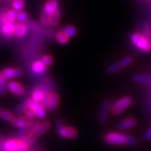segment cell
<instances>
[{
  "label": "cell",
  "mask_w": 151,
  "mask_h": 151,
  "mask_svg": "<svg viewBox=\"0 0 151 151\" xmlns=\"http://www.w3.org/2000/svg\"><path fill=\"white\" fill-rule=\"evenodd\" d=\"M103 140L110 145L134 146L137 145V139L132 135L125 134L119 132H109L104 135Z\"/></svg>",
  "instance_id": "obj_1"
},
{
  "label": "cell",
  "mask_w": 151,
  "mask_h": 151,
  "mask_svg": "<svg viewBox=\"0 0 151 151\" xmlns=\"http://www.w3.org/2000/svg\"><path fill=\"white\" fill-rule=\"evenodd\" d=\"M130 41L138 50L143 52H150L151 41L146 39L140 33L134 32L130 35Z\"/></svg>",
  "instance_id": "obj_2"
},
{
  "label": "cell",
  "mask_w": 151,
  "mask_h": 151,
  "mask_svg": "<svg viewBox=\"0 0 151 151\" xmlns=\"http://www.w3.org/2000/svg\"><path fill=\"white\" fill-rule=\"evenodd\" d=\"M133 98L131 97H123L114 101L110 106V111L113 115H119L124 113V110L133 104Z\"/></svg>",
  "instance_id": "obj_3"
},
{
  "label": "cell",
  "mask_w": 151,
  "mask_h": 151,
  "mask_svg": "<svg viewBox=\"0 0 151 151\" xmlns=\"http://www.w3.org/2000/svg\"><path fill=\"white\" fill-rule=\"evenodd\" d=\"M0 149L2 151H28L29 147L24 141L9 139L1 143Z\"/></svg>",
  "instance_id": "obj_4"
},
{
  "label": "cell",
  "mask_w": 151,
  "mask_h": 151,
  "mask_svg": "<svg viewBox=\"0 0 151 151\" xmlns=\"http://www.w3.org/2000/svg\"><path fill=\"white\" fill-rule=\"evenodd\" d=\"M28 107H29L32 109L38 119H44L47 115L45 108L43 105L40 103H37L34 101L31 98H28Z\"/></svg>",
  "instance_id": "obj_5"
},
{
  "label": "cell",
  "mask_w": 151,
  "mask_h": 151,
  "mask_svg": "<svg viewBox=\"0 0 151 151\" xmlns=\"http://www.w3.org/2000/svg\"><path fill=\"white\" fill-rule=\"evenodd\" d=\"M57 133L60 137L63 139H75L78 135V132L76 129L72 127H65V126H62L61 128L57 129Z\"/></svg>",
  "instance_id": "obj_6"
},
{
  "label": "cell",
  "mask_w": 151,
  "mask_h": 151,
  "mask_svg": "<svg viewBox=\"0 0 151 151\" xmlns=\"http://www.w3.org/2000/svg\"><path fill=\"white\" fill-rule=\"evenodd\" d=\"M7 89L9 90V92L17 97H22L25 93L24 87L17 81H9L7 84Z\"/></svg>",
  "instance_id": "obj_7"
},
{
  "label": "cell",
  "mask_w": 151,
  "mask_h": 151,
  "mask_svg": "<svg viewBox=\"0 0 151 151\" xmlns=\"http://www.w3.org/2000/svg\"><path fill=\"white\" fill-rule=\"evenodd\" d=\"M110 106H111V104L108 100L103 101L101 105L100 112H99V115H98V121L102 125L106 124L108 121V115L109 109H110Z\"/></svg>",
  "instance_id": "obj_8"
},
{
  "label": "cell",
  "mask_w": 151,
  "mask_h": 151,
  "mask_svg": "<svg viewBox=\"0 0 151 151\" xmlns=\"http://www.w3.org/2000/svg\"><path fill=\"white\" fill-rule=\"evenodd\" d=\"M60 4L58 0H47L43 7L44 14H47L48 16H50L54 12L59 9Z\"/></svg>",
  "instance_id": "obj_9"
},
{
  "label": "cell",
  "mask_w": 151,
  "mask_h": 151,
  "mask_svg": "<svg viewBox=\"0 0 151 151\" xmlns=\"http://www.w3.org/2000/svg\"><path fill=\"white\" fill-rule=\"evenodd\" d=\"M1 74L4 76V77L7 79H14V78H18L21 76L23 72L19 68H14V67H8L5 68L1 71Z\"/></svg>",
  "instance_id": "obj_10"
},
{
  "label": "cell",
  "mask_w": 151,
  "mask_h": 151,
  "mask_svg": "<svg viewBox=\"0 0 151 151\" xmlns=\"http://www.w3.org/2000/svg\"><path fill=\"white\" fill-rule=\"evenodd\" d=\"M16 25L15 22H6L5 24H2L1 33L5 37H12L14 34V29Z\"/></svg>",
  "instance_id": "obj_11"
},
{
  "label": "cell",
  "mask_w": 151,
  "mask_h": 151,
  "mask_svg": "<svg viewBox=\"0 0 151 151\" xmlns=\"http://www.w3.org/2000/svg\"><path fill=\"white\" fill-rule=\"evenodd\" d=\"M136 124H137V121H136L135 119H134V118H127V119H123L122 121H120L119 123L118 127H119V129L121 130H129L135 127Z\"/></svg>",
  "instance_id": "obj_12"
},
{
  "label": "cell",
  "mask_w": 151,
  "mask_h": 151,
  "mask_svg": "<svg viewBox=\"0 0 151 151\" xmlns=\"http://www.w3.org/2000/svg\"><path fill=\"white\" fill-rule=\"evenodd\" d=\"M30 123H31L30 119H29L26 117H18L14 119V121L11 124L14 127L21 129H27Z\"/></svg>",
  "instance_id": "obj_13"
},
{
  "label": "cell",
  "mask_w": 151,
  "mask_h": 151,
  "mask_svg": "<svg viewBox=\"0 0 151 151\" xmlns=\"http://www.w3.org/2000/svg\"><path fill=\"white\" fill-rule=\"evenodd\" d=\"M60 103V97L57 93H51V96L50 98V101L48 103V107L47 109L50 112H54L55 111L58 106H59Z\"/></svg>",
  "instance_id": "obj_14"
},
{
  "label": "cell",
  "mask_w": 151,
  "mask_h": 151,
  "mask_svg": "<svg viewBox=\"0 0 151 151\" xmlns=\"http://www.w3.org/2000/svg\"><path fill=\"white\" fill-rule=\"evenodd\" d=\"M50 123L48 122V121H45V122L40 123V124H39L37 129H36L35 133V137H36V138H39V137L44 135L49 129H50Z\"/></svg>",
  "instance_id": "obj_15"
},
{
  "label": "cell",
  "mask_w": 151,
  "mask_h": 151,
  "mask_svg": "<svg viewBox=\"0 0 151 151\" xmlns=\"http://www.w3.org/2000/svg\"><path fill=\"white\" fill-rule=\"evenodd\" d=\"M46 67L47 66L45 65L40 60H35L32 64V70L38 75H41V74L45 73L46 70Z\"/></svg>",
  "instance_id": "obj_16"
},
{
  "label": "cell",
  "mask_w": 151,
  "mask_h": 151,
  "mask_svg": "<svg viewBox=\"0 0 151 151\" xmlns=\"http://www.w3.org/2000/svg\"><path fill=\"white\" fill-rule=\"evenodd\" d=\"M45 92L41 87H40V86L35 87L32 92V94H31V99L37 102V103H41L44 96H45Z\"/></svg>",
  "instance_id": "obj_17"
},
{
  "label": "cell",
  "mask_w": 151,
  "mask_h": 151,
  "mask_svg": "<svg viewBox=\"0 0 151 151\" xmlns=\"http://www.w3.org/2000/svg\"><path fill=\"white\" fill-rule=\"evenodd\" d=\"M28 31V28L25 24H17L15 29H14V35L17 38L24 37L26 35Z\"/></svg>",
  "instance_id": "obj_18"
},
{
  "label": "cell",
  "mask_w": 151,
  "mask_h": 151,
  "mask_svg": "<svg viewBox=\"0 0 151 151\" xmlns=\"http://www.w3.org/2000/svg\"><path fill=\"white\" fill-rule=\"evenodd\" d=\"M0 118L4 120H5L7 122H10L12 123L14 121V119H15L14 114L9 112V110H6V109H2L1 110V113H0Z\"/></svg>",
  "instance_id": "obj_19"
},
{
  "label": "cell",
  "mask_w": 151,
  "mask_h": 151,
  "mask_svg": "<svg viewBox=\"0 0 151 151\" xmlns=\"http://www.w3.org/2000/svg\"><path fill=\"white\" fill-rule=\"evenodd\" d=\"M60 10L57 9V10L54 12L50 16V24L51 26H56L58 25L60 20Z\"/></svg>",
  "instance_id": "obj_20"
},
{
  "label": "cell",
  "mask_w": 151,
  "mask_h": 151,
  "mask_svg": "<svg viewBox=\"0 0 151 151\" xmlns=\"http://www.w3.org/2000/svg\"><path fill=\"white\" fill-rule=\"evenodd\" d=\"M62 31L65 33V35L69 38L75 37L76 35H77V29L75 26H72V25L65 26V27H64Z\"/></svg>",
  "instance_id": "obj_21"
},
{
  "label": "cell",
  "mask_w": 151,
  "mask_h": 151,
  "mask_svg": "<svg viewBox=\"0 0 151 151\" xmlns=\"http://www.w3.org/2000/svg\"><path fill=\"white\" fill-rule=\"evenodd\" d=\"M55 39H56L57 42L60 45H65L69 41V37L63 31H60V32L56 33Z\"/></svg>",
  "instance_id": "obj_22"
},
{
  "label": "cell",
  "mask_w": 151,
  "mask_h": 151,
  "mask_svg": "<svg viewBox=\"0 0 151 151\" xmlns=\"http://www.w3.org/2000/svg\"><path fill=\"white\" fill-rule=\"evenodd\" d=\"M133 61H134V58L132 56H125L123 59L120 60L118 63H119V66L121 67V69H123V68H126V67L129 66L133 63Z\"/></svg>",
  "instance_id": "obj_23"
},
{
  "label": "cell",
  "mask_w": 151,
  "mask_h": 151,
  "mask_svg": "<svg viewBox=\"0 0 151 151\" xmlns=\"http://www.w3.org/2000/svg\"><path fill=\"white\" fill-rule=\"evenodd\" d=\"M12 7L14 9V10L19 13L22 11V9L24 7V0H13L12 2Z\"/></svg>",
  "instance_id": "obj_24"
},
{
  "label": "cell",
  "mask_w": 151,
  "mask_h": 151,
  "mask_svg": "<svg viewBox=\"0 0 151 151\" xmlns=\"http://www.w3.org/2000/svg\"><path fill=\"white\" fill-rule=\"evenodd\" d=\"M28 107V99H25L20 104H19L14 109V113L16 114H20L22 113H24L25 109Z\"/></svg>",
  "instance_id": "obj_25"
},
{
  "label": "cell",
  "mask_w": 151,
  "mask_h": 151,
  "mask_svg": "<svg viewBox=\"0 0 151 151\" xmlns=\"http://www.w3.org/2000/svg\"><path fill=\"white\" fill-rule=\"evenodd\" d=\"M6 80L4 76L0 72V95L4 96L7 92V85H6Z\"/></svg>",
  "instance_id": "obj_26"
},
{
  "label": "cell",
  "mask_w": 151,
  "mask_h": 151,
  "mask_svg": "<svg viewBox=\"0 0 151 151\" xmlns=\"http://www.w3.org/2000/svg\"><path fill=\"white\" fill-rule=\"evenodd\" d=\"M121 69V67L119 66V63H112L108 65V68H107V72L110 75H113L114 73H117L119 72V70Z\"/></svg>",
  "instance_id": "obj_27"
},
{
  "label": "cell",
  "mask_w": 151,
  "mask_h": 151,
  "mask_svg": "<svg viewBox=\"0 0 151 151\" xmlns=\"http://www.w3.org/2000/svg\"><path fill=\"white\" fill-rule=\"evenodd\" d=\"M147 78H148L147 76L138 74V75L134 76L133 80L138 84H146L147 83Z\"/></svg>",
  "instance_id": "obj_28"
},
{
  "label": "cell",
  "mask_w": 151,
  "mask_h": 151,
  "mask_svg": "<svg viewBox=\"0 0 151 151\" xmlns=\"http://www.w3.org/2000/svg\"><path fill=\"white\" fill-rule=\"evenodd\" d=\"M146 39H148L151 41V24H146L144 27L143 34H142Z\"/></svg>",
  "instance_id": "obj_29"
},
{
  "label": "cell",
  "mask_w": 151,
  "mask_h": 151,
  "mask_svg": "<svg viewBox=\"0 0 151 151\" xmlns=\"http://www.w3.org/2000/svg\"><path fill=\"white\" fill-rule=\"evenodd\" d=\"M28 19H29L28 14L24 11H20L17 13V20L20 23H25L28 20Z\"/></svg>",
  "instance_id": "obj_30"
},
{
  "label": "cell",
  "mask_w": 151,
  "mask_h": 151,
  "mask_svg": "<svg viewBox=\"0 0 151 151\" xmlns=\"http://www.w3.org/2000/svg\"><path fill=\"white\" fill-rule=\"evenodd\" d=\"M40 60L43 62L45 65H46V66H50V65H51L53 64V62H54V59H53V57L52 56H50V55H43L42 57H41V59Z\"/></svg>",
  "instance_id": "obj_31"
},
{
  "label": "cell",
  "mask_w": 151,
  "mask_h": 151,
  "mask_svg": "<svg viewBox=\"0 0 151 151\" xmlns=\"http://www.w3.org/2000/svg\"><path fill=\"white\" fill-rule=\"evenodd\" d=\"M6 19L9 22H15L17 19V12L14 10H9L6 13Z\"/></svg>",
  "instance_id": "obj_32"
},
{
  "label": "cell",
  "mask_w": 151,
  "mask_h": 151,
  "mask_svg": "<svg viewBox=\"0 0 151 151\" xmlns=\"http://www.w3.org/2000/svg\"><path fill=\"white\" fill-rule=\"evenodd\" d=\"M50 96H51V92L45 91V96H44L43 99H42V101L40 103L45 108H47V107H48V103L49 101H50Z\"/></svg>",
  "instance_id": "obj_33"
},
{
  "label": "cell",
  "mask_w": 151,
  "mask_h": 151,
  "mask_svg": "<svg viewBox=\"0 0 151 151\" xmlns=\"http://www.w3.org/2000/svg\"><path fill=\"white\" fill-rule=\"evenodd\" d=\"M28 137L27 129H21L19 131V139L21 141H25Z\"/></svg>",
  "instance_id": "obj_34"
},
{
  "label": "cell",
  "mask_w": 151,
  "mask_h": 151,
  "mask_svg": "<svg viewBox=\"0 0 151 151\" xmlns=\"http://www.w3.org/2000/svg\"><path fill=\"white\" fill-rule=\"evenodd\" d=\"M36 139V137H35V134H29L28 135L27 139H26V140L24 141L26 145H28V147H29V146H31L32 145H34V143H35V141Z\"/></svg>",
  "instance_id": "obj_35"
},
{
  "label": "cell",
  "mask_w": 151,
  "mask_h": 151,
  "mask_svg": "<svg viewBox=\"0 0 151 151\" xmlns=\"http://www.w3.org/2000/svg\"><path fill=\"white\" fill-rule=\"evenodd\" d=\"M24 113L26 115V118H28L29 119H34L36 117L35 113H34V111L29 107H27V108L24 111Z\"/></svg>",
  "instance_id": "obj_36"
},
{
  "label": "cell",
  "mask_w": 151,
  "mask_h": 151,
  "mask_svg": "<svg viewBox=\"0 0 151 151\" xmlns=\"http://www.w3.org/2000/svg\"><path fill=\"white\" fill-rule=\"evenodd\" d=\"M40 22L44 25H48L50 24V16L47 14H44L43 12L41 13V16H40Z\"/></svg>",
  "instance_id": "obj_37"
},
{
  "label": "cell",
  "mask_w": 151,
  "mask_h": 151,
  "mask_svg": "<svg viewBox=\"0 0 151 151\" xmlns=\"http://www.w3.org/2000/svg\"><path fill=\"white\" fill-rule=\"evenodd\" d=\"M144 139L145 141L151 140V127H150L144 134Z\"/></svg>",
  "instance_id": "obj_38"
},
{
  "label": "cell",
  "mask_w": 151,
  "mask_h": 151,
  "mask_svg": "<svg viewBox=\"0 0 151 151\" xmlns=\"http://www.w3.org/2000/svg\"><path fill=\"white\" fill-rule=\"evenodd\" d=\"M55 126H56V129H60V128H61L62 126H64V123H63V121H62V120H57V121L55 122Z\"/></svg>",
  "instance_id": "obj_39"
},
{
  "label": "cell",
  "mask_w": 151,
  "mask_h": 151,
  "mask_svg": "<svg viewBox=\"0 0 151 151\" xmlns=\"http://www.w3.org/2000/svg\"><path fill=\"white\" fill-rule=\"evenodd\" d=\"M146 84L150 85L151 86V76H148V78H147V83Z\"/></svg>",
  "instance_id": "obj_40"
},
{
  "label": "cell",
  "mask_w": 151,
  "mask_h": 151,
  "mask_svg": "<svg viewBox=\"0 0 151 151\" xmlns=\"http://www.w3.org/2000/svg\"><path fill=\"white\" fill-rule=\"evenodd\" d=\"M1 110H2V109H1V108H0V113H1Z\"/></svg>",
  "instance_id": "obj_41"
},
{
  "label": "cell",
  "mask_w": 151,
  "mask_h": 151,
  "mask_svg": "<svg viewBox=\"0 0 151 151\" xmlns=\"http://www.w3.org/2000/svg\"><path fill=\"white\" fill-rule=\"evenodd\" d=\"M1 1H2V0H0V2H1Z\"/></svg>",
  "instance_id": "obj_42"
},
{
  "label": "cell",
  "mask_w": 151,
  "mask_h": 151,
  "mask_svg": "<svg viewBox=\"0 0 151 151\" xmlns=\"http://www.w3.org/2000/svg\"><path fill=\"white\" fill-rule=\"evenodd\" d=\"M9 1H11V0H9Z\"/></svg>",
  "instance_id": "obj_43"
},
{
  "label": "cell",
  "mask_w": 151,
  "mask_h": 151,
  "mask_svg": "<svg viewBox=\"0 0 151 151\" xmlns=\"http://www.w3.org/2000/svg\"><path fill=\"white\" fill-rule=\"evenodd\" d=\"M58 1H59V0H58Z\"/></svg>",
  "instance_id": "obj_44"
}]
</instances>
